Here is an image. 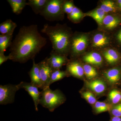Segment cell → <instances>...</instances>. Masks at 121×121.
I'll list each match as a JSON object with an SVG mask.
<instances>
[{
	"instance_id": "cell-14",
	"label": "cell",
	"mask_w": 121,
	"mask_h": 121,
	"mask_svg": "<svg viewBox=\"0 0 121 121\" xmlns=\"http://www.w3.org/2000/svg\"><path fill=\"white\" fill-rule=\"evenodd\" d=\"M83 60L85 62L90 65L99 66L102 64V57L97 52H91L86 54L83 57Z\"/></svg>"
},
{
	"instance_id": "cell-33",
	"label": "cell",
	"mask_w": 121,
	"mask_h": 121,
	"mask_svg": "<svg viewBox=\"0 0 121 121\" xmlns=\"http://www.w3.org/2000/svg\"><path fill=\"white\" fill-rule=\"evenodd\" d=\"M110 121H121V117H113Z\"/></svg>"
},
{
	"instance_id": "cell-19",
	"label": "cell",
	"mask_w": 121,
	"mask_h": 121,
	"mask_svg": "<svg viewBox=\"0 0 121 121\" xmlns=\"http://www.w3.org/2000/svg\"><path fill=\"white\" fill-rule=\"evenodd\" d=\"M7 1L11 6L13 13L17 15L20 14L27 5L26 0H7Z\"/></svg>"
},
{
	"instance_id": "cell-26",
	"label": "cell",
	"mask_w": 121,
	"mask_h": 121,
	"mask_svg": "<svg viewBox=\"0 0 121 121\" xmlns=\"http://www.w3.org/2000/svg\"><path fill=\"white\" fill-rule=\"evenodd\" d=\"M84 75L87 79L91 80L94 79L98 75L97 72L94 67L90 64L83 65Z\"/></svg>"
},
{
	"instance_id": "cell-24",
	"label": "cell",
	"mask_w": 121,
	"mask_h": 121,
	"mask_svg": "<svg viewBox=\"0 0 121 121\" xmlns=\"http://www.w3.org/2000/svg\"><path fill=\"white\" fill-rule=\"evenodd\" d=\"M112 105L105 102L97 101L93 106V110L96 113L110 111Z\"/></svg>"
},
{
	"instance_id": "cell-25",
	"label": "cell",
	"mask_w": 121,
	"mask_h": 121,
	"mask_svg": "<svg viewBox=\"0 0 121 121\" xmlns=\"http://www.w3.org/2000/svg\"><path fill=\"white\" fill-rule=\"evenodd\" d=\"M108 99L111 105L119 104L121 101V92L117 89L111 90L108 94Z\"/></svg>"
},
{
	"instance_id": "cell-27",
	"label": "cell",
	"mask_w": 121,
	"mask_h": 121,
	"mask_svg": "<svg viewBox=\"0 0 121 121\" xmlns=\"http://www.w3.org/2000/svg\"><path fill=\"white\" fill-rule=\"evenodd\" d=\"M80 93L82 97L91 105H94L97 101L95 95L91 91L87 90L81 91Z\"/></svg>"
},
{
	"instance_id": "cell-7",
	"label": "cell",
	"mask_w": 121,
	"mask_h": 121,
	"mask_svg": "<svg viewBox=\"0 0 121 121\" xmlns=\"http://www.w3.org/2000/svg\"><path fill=\"white\" fill-rule=\"evenodd\" d=\"M85 82L86 88L95 95L100 96L103 95L107 90V83L101 79H94Z\"/></svg>"
},
{
	"instance_id": "cell-31",
	"label": "cell",
	"mask_w": 121,
	"mask_h": 121,
	"mask_svg": "<svg viewBox=\"0 0 121 121\" xmlns=\"http://www.w3.org/2000/svg\"><path fill=\"white\" fill-rule=\"evenodd\" d=\"M110 112L113 117H121V103L112 107Z\"/></svg>"
},
{
	"instance_id": "cell-9",
	"label": "cell",
	"mask_w": 121,
	"mask_h": 121,
	"mask_svg": "<svg viewBox=\"0 0 121 121\" xmlns=\"http://www.w3.org/2000/svg\"><path fill=\"white\" fill-rule=\"evenodd\" d=\"M18 85L20 89H23L27 91L33 100L35 110L38 111V106L39 104L41 94V92L39 91V87L31 82H21Z\"/></svg>"
},
{
	"instance_id": "cell-22",
	"label": "cell",
	"mask_w": 121,
	"mask_h": 121,
	"mask_svg": "<svg viewBox=\"0 0 121 121\" xmlns=\"http://www.w3.org/2000/svg\"><path fill=\"white\" fill-rule=\"evenodd\" d=\"M13 37V35H0V53H4L6 49L10 47Z\"/></svg>"
},
{
	"instance_id": "cell-35",
	"label": "cell",
	"mask_w": 121,
	"mask_h": 121,
	"mask_svg": "<svg viewBox=\"0 0 121 121\" xmlns=\"http://www.w3.org/2000/svg\"><path fill=\"white\" fill-rule=\"evenodd\" d=\"M117 2L119 7L121 8V0H118Z\"/></svg>"
},
{
	"instance_id": "cell-15",
	"label": "cell",
	"mask_w": 121,
	"mask_h": 121,
	"mask_svg": "<svg viewBox=\"0 0 121 121\" xmlns=\"http://www.w3.org/2000/svg\"><path fill=\"white\" fill-rule=\"evenodd\" d=\"M17 25L11 19H8L0 24V33L1 35H13Z\"/></svg>"
},
{
	"instance_id": "cell-20",
	"label": "cell",
	"mask_w": 121,
	"mask_h": 121,
	"mask_svg": "<svg viewBox=\"0 0 121 121\" xmlns=\"http://www.w3.org/2000/svg\"><path fill=\"white\" fill-rule=\"evenodd\" d=\"M106 13L100 8L87 13L86 15L93 18L99 26L102 25L103 21L105 16Z\"/></svg>"
},
{
	"instance_id": "cell-30",
	"label": "cell",
	"mask_w": 121,
	"mask_h": 121,
	"mask_svg": "<svg viewBox=\"0 0 121 121\" xmlns=\"http://www.w3.org/2000/svg\"><path fill=\"white\" fill-rule=\"evenodd\" d=\"M75 6L72 1H64L63 5V10L64 13L69 15L71 13Z\"/></svg>"
},
{
	"instance_id": "cell-21",
	"label": "cell",
	"mask_w": 121,
	"mask_h": 121,
	"mask_svg": "<svg viewBox=\"0 0 121 121\" xmlns=\"http://www.w3.org/2000/svg\"><path fill=\"white\" fill-rule=\"evenodd\" d=\"M69 76L70 75L66 71H61L60 69L53 70L51 74L48 86L50 87V85L53 83L62 80L65 77Z\"/></svg>"
},
{
	"instance_id": "cell-12",
	"label": "cell",
	"mask_w": 121,
	"mask_h": 121,
	"mask_svg": "<svg viewBox=\"0 0 121 121\" xmlns=\"http://www.w3.org/2000/svg\"><path fill=\"white\" fill-rule=\"evenodd\" d=\"M103 74L107 83L110 85H114L120 80L121 71L117 68H114L105 71Z\"/></svg>"
},
{
	"instance_id": "cell-13",
	"label": "cell",
	"mask_w": 121,
	"mask_h": 121,
	"mask_svg": "<svg viewBox=\"0 0 121 121\" xmlns=\"http://www.w3.org/2000/svg\"><path fill=\"white\" fill-rule=\"evenodd\" d=\"M33 60V65L32 67L28 72L29 75L31 79V82L39 89H41L42 82L39 68L38 64L35 63V59Z\"/></svg>"
},
{
	"instance_id": "cell-1",
	"label": "cell",
	"mask_w": 121,
	"mask_h": 121,
	"mask_svg": "<svg viewBox=\"0 0 121 121\" xmlns=\"http://www.w3.org/2000/svg\"><path fill=\"white\" fill-rule=\"evenodd\" d=\"M47 43V39L40 35L37 25L23 26L11 44L9 60L21 64L33 60Z\"/></svg>"
},
{
	"instance_id": "cell-23",
	"label": "cell",
	"mask_w": 121,
	"mask_h": 121,
	"mask_svg": "<svg viewBox=\"0 0 121 121\" xmlns=\"http://www.w3.org/2000/svg\"><path fill=\"white\" fill-rule=\"evenodd\" d=\"M103 55L107 62L109 64H114L119 60V55L113 49H109L103 52Z\"/></svg>"
},
{
	"instance_id": "cell-8",
	"label": "cell",
	"mask_w": 121,
	"mask_h": 121,
	"mask_svg": "<svg viewBox=\"0 0 121 121\" xmlns=\"http://www.w3.org/2000/svg\"><path fill=\"white\" fill-rule=\"evenodd\" d=\"M48 57L45 58L37 64L39 68L42 82V90L46 89L48 87V82L50 80L51 74L53 70L50 66L48 62Z\"/></svg>"
},
{
	"instance_id": "cell-18",
	"label": "cell",
	"mask_w": 121,
	"mask_h": 121,
	"mask_svg": "<svg viewBox=\"0 0 121 121\" xmlns=\"http://www.w3.org/2000/svg\"><path fill=\"white\" fill-rule=\"evenodd\" d=\"M48 1V0H29L27 4L31 8L35 14H40Z\"/></svg>"
},
{
	"instance_id": "cell-16",
	"label": "cell",
	"mask_w": 121,
	"mask_h": 121,
	"mask_svg": "<svg viewBox=\"0 0 121 121\" xmlns=\"http://www.w3.org/2000/svg\"><path fill=\"white\" fill-rule=\"evenodd\" d=\"M121 20L117 17L112 15H106L103 21L102 25L108 30H112L120 24Z\"/></svg>"
},
{
	"instance_id": "cell-10",
	"label": "cell",
	"mask_w": 121,
	"mask_h": 121,
	"mask_svg": "<svg viewBox=\"0 0 121 121\" xmlns=\"http://www.w3.org/2000/svg\"><path fill=\"white\" fill-rule=\"evenodd\" d=\"M50 56L48 58V62L52 70L60 69L62 66L67 65L69 62L66 56L60 55L52 51Z\"/></svg>"
},
{
	"instance_id": "cell-11",
	"label": "cell",
	"mask_w": 121,
	"mask_h": 121,
	"mask_svg": "<svg viewBox=\"0 0 121 121\" xmlns=\"http://www.w3.org/2000/svg\"><path fill=\"white\" fill-rule=\"evenodd\" d=\"M66 71L69 75L78 78H82L84 75L83 67L80 63L76 60L69 61L67 65Z\"/></svg>"
},
{
	"instance_id": "cell-4",
	"label": "cell",
	"mask_w": 121,
	"mask_h": 121,
	"mask_svg": "<svg viewBox=\"0 0 121 121\" xmlns=\"http://www.w3.org/2000/svg\"><path fill=\"white\" fill-rule=\"evenodd\" d=\"M64 0H48V2L40 15L47 21H54L58 20L64 16L63 5Z\"/></svg>"
},
{
	"instance_id": "cell-28",
	"label": "cell",
	"mask_w": 121,
	"mask_h": 121,
	"mask_svg": "<svg viewBox=\"0 0 121 121\" xmlns=\"http://www.w3.org/2000/svg\"><path fill=\"white\" fill-rule=\"evenodd\" d=\"M100 8L105 13L115 12L117 10L115 4L112 1H103L102 2Z\"/></svg>"
},
{
	"instance_id": "cell-3",
	"label": "cell",
	"mask_w": 121,
	"mask_h": 121,
	"mask_svg": "<svg viewBox=\"0 0 121 121\" xmlns=\"http://www.w3.org/2000/svg\"><path fill=\"white\" fill-rule=\"evenodd\" d=\"M66 99L65 95L61 91L58 89L52 90L48 87L41 91L39 104L52 112L63 104Z\"/></svg>"
},
{
	"instance_id": "cell-34",
	"label": "cell",
	"mask_w": 121,
	"mask_h": 121,
	"mask_svg": "<svg viewBox=\"0 0 121 121\" xmlns=\"http://www.w3.org/2000/svg\"><path fill=\"white\" fill-rule=\"evenodd\" d=\"M117 39L120 43H121V30L119 31L117 35Z\"/></svg>"
},
{
	"instance_id": "cell-5",
	"label": "cell",
	"mask_w": 121,
	"mask_h": 121,
	"mask_svg": "<svg viewBox=\"0 0 121 121\" xmlns=\"http://www.w3.org/2000/svg\"><path fill=\"white\" fill-rule=\"evenodd\" d=\"M88 36L84 34L72 35L71 40L70 52L72 57L78 56L84 51L88 44Z\"/></svg>"
},
{
	"instance_id": "cell-2",
	"label": "cell",
	"mask_w": 121,
	"mask_h": 121,
	"mask_svg": "<svg viewBox=\"0 0 121 121\" xmlns=\"http://www.w3.org/2000/svg\"><path fill=\"white\" fill-rule=\"evenodd\" d=\"M41 31L49 37L54 52L65 56L69 54L72 36L69 28L59 24L54 26L45 24Z\"/></svg>"
},
{
	"instance_id": "cell-29",
	"label": "cell",
	"mask_w": 121,
	"mask_h": 121,
	"mask_svg": "<svg viewBox=\"0 0 121 121\" xmlns=\"http://www.w3.org/2000/svg\"><path fill=\"white\" fill-rule=\"evenodd\" d=\"M83 16L82 11L77 7H75L71 13L68 15V17L72 22L76 23L82 19Z\"/></svg>"
},
{
	"instance_id": "cell-32",
	"label": "cell",
	"mask_w": 121,
	"mask_h": 121,
	"mask_svg": "<svg viewBox=\"0 0 121 121\" xmlns=\"http://www.w3.org/2000/svg\"><path fill=\"white\" fill-rule=\"evenodd\" d=\"M9 60V56H6L5 55L4 53H0V65H2L3 63Z\"/></svg>"
},
{
	"instance_id": "cell-17",
	"label": "cell",
	"mask_w": 121,
	"mask_h": 121,
	"mask_svg": "<svg viewBox=\"0 0 121 121\" xmlns=\"http://www.w3.org/2000/svg\"><path fill=\"white\" fill-rule=\"evenodd\" d=\"M109 39L105 34L98 33L94 35L92 40L93 47L101 48L105 47L109 43Z\"/></svg>"
},
{
	"instance_id": "cell-6",
	"label": "cell",
	"mask_w": 121,
	"mask_h": 121,
	"mask_svg": "<svg viewBox=\"0 0 121 121\" xmlns=\"http://www.w3.org/2000/svg\"><path fill=\"white\" fill-rule=\"evenodd\" d=\"M20 89L17 85L8 84L0 86V104H12L15 101V94Z\"/></svg>"
}]
</instances>
